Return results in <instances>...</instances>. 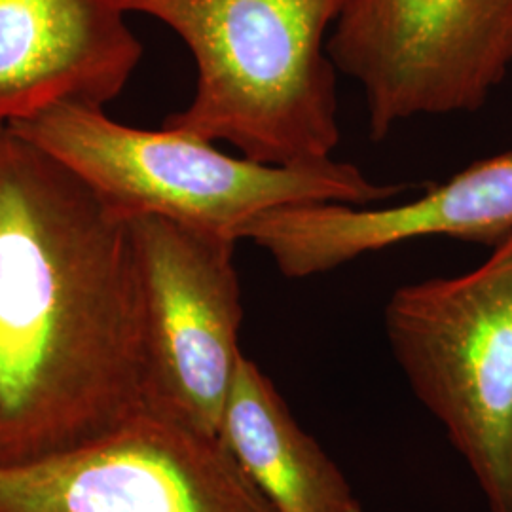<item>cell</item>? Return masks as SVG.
Wrapping results in <instances>:
<instances>
[{
	"label": "cell",
	"mask_w": 512,
	"mask_h": 512,
	"mask_svg": "<svg viewBox=\"0 0 512 512\" xmlns=\"http://www.w3.org/2000/svg\"><path fill=\"white\" fill-rule=\"evenodd\" d=\"M128 219L0 128V465L71 450L143 410Z\"/></svg>",
	"instance_id": "obj_1"
},
{
	"label": "cell",
	"mask_w": 512,
	"mask_h": 512,
	"mask_svg": "<svg viewBox=\"0 0 512 512\" xmlns=\"http://www.w3.org/2000/svg\"><path fill=\"white\" fill-rule=\"evenodd\" d=\"M190 50L196 88L165 128L260 164L330 160L342 141L329 37L348 0H122Z\"/></svg>",
	"instance_id": "obj_2"
},
{
	"label": "cell",
	"mask_w": 512,
	"mask_h": 512,
	"mask_svg": "<svg viewBox=\"0 0 512 512\" xmlns=\"http://www.w3.org/2000/svg\"><path fill=\"white\" fill-rule=\"evenodd\" d=\"M69 167L126 217L158 215L241 239L258 217L304 203L374 205L403 186L370 181L357 165L260 164L230 156L181 129H143L112 120L105 107L61 103L12 126Z\"/></svg>",
	"instance_id": "obj_3"
},
{
	"label": "cell",
	"mask_w": 512,
	"mask_h": 512,
	"mask_svg": "<svg viewBox=\"0 0 512 512\" xmlns=\"http://www.w3.org/2000/svg\"><path fill=\"white\" fill-rule=\"evenodd\" d=\"M384 325L406 384L488 511L512 512V234L473 272L399 287Z\"/></svg>",
	"instance_id": "obj_4"
},
{
	"label": "cell",
	"mask_w": 512,
	"mask_h": 512,
	"mask_svg": "<svg viewBox=\"0 0 512 512\" xmlns=\"http://www.w3.org/2000/svg\"><path fill=\"white\" fill-rule=\"evenodd\" d=\"M143 325V408L219 437L243 351L236 239L129 217Z\"/></svg>",
	"instance_id": "obj_5"
},
{
	"label": "cell",
	"mask_w": 512,
	"mask_h": 512,
	"mask_svg": "<svg viewBox=\"0 0 512 512\" xmlns=\"http://www.w3.org/2000/svg\"><path fill=\"white\" fill-rule=\"evenodd\" d=\"M327 48L384 141L406 120L486 105L512 65V0H348Z\"/></svg>",
	"instance_id": "obj_6"
},
{
	"label": "cell",
	"mask_w": 512,
	"mask_h": 512,
	"mask_svg": "<svg viewBox=\"0 0 512 512\" xmlns=\"http://www.w3.org/2000/svg\"><path fill=\"white\" fill-rule=\"evenodd\" d=\"M0 512H275L219 437L141 410L54 456L0 465Z\"/></svg>",
	"instance_id": "obj_7"
},
{
	"label": "cell",
	"mask_w": 512,
	"mask_h": 512,
	"mask_svg": "<svg viewBox=\"0 0 512 512\" xmlns=\"http://www.w3.org/2000/svg\"><path fill=\"white\" fill-rule=\"evenodd\" d=\"M512 234V150L484 158L397 205L304 203L251 222V239L287 279L327 274L361 256L421 238L495 247Z\"/></svg>",
	"instance_id": "obj_8"
},
{
	"label": "cell",
	"mask_w": 512,
	"mask_h": 512,
	"mask_svg": "<svg viewBox=\"0 0 512 512\" xmlns=\"http://www.w3.org/2000/svg\"><path fill=\"white\" fill-rule=\"evenodd\" d=\"M128 16L122 0H0V128L112 103L143 59Z\"/></svg>",
	"instance_id": "obj_9"
},
{
	"label": "cell",
	"mask_w": 512,
	"mask_h": 512,
	"mask_svg": "<svg viewBox=\"0 0 512 512\" xmlns=\"http://www.w3.org/2000/svg\"><path fill=\"white\" fill-rule=\"evenodd\" d=\"M219 439L275 512H363L342 469L294 418L270 376L245 355Z\"/></svg>",
	"instance_id": "obj_10"
}]
</instances>
